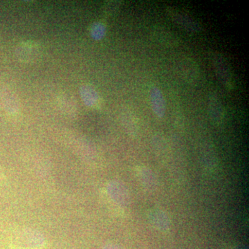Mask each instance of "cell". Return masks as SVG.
<instances>
[{"label":"cell","instance_id":"obj_1","mask_svg":"<svg viewBox=\"0 0 249 249\" xmlns=\"http://www.w3.org/2000/svg\"><path fill=\"white\" fill-rule=\"evenodd\" d=\"M47 241L40 232L23 229L14 234L11 239V249H46Z\"/></svg>","mask_w":249,"mask_h":249},{"label":"cell","instance_id":"obj_2","mask_svg":"<svg viewBox=\"0 0 249 249\" xmlns=\"http://www.w3.org/2000/svg\"><path fill=\"white\" fill-rule=\"evenodd\" d=\"M211 62L221 84L229 91L233 89L234 81L232 70L225 56L219 52H214L211 56Z\"/></svg>","mask_w":249,"mask_h":249},{"label":"cell","instance_id":"obj_3","mask_svg":"<svg viewBox=\"0 0 249 249\" xmlns=\"http://www.w3.org/2000/svg\"><path fill=\"white\" fill-rule=\"evenodd\" d=\"M180 76L188 85H196L200 82V67L194 59L188 55L181 57L178 64Z\"/></svg>","mask_w":249,"mask_h":249},{"label":"cell","instance_id":"obj_4","mask_svg":"<svg viewBox=\"0 0 249 249\" xmlns=\"http://www.w3.org/2000/svg\"><path fill=\"white\" fill-rule=\"evenodd\" d=\"M167 16L177 26L190 34H199L202 30L200 24L188 14L175 8L168 6L165 9Z\"/></svg>","mask_w":249,"mask_h":249},{"label":"cell","instance_id":"obj_5","mask_svg":"<svg viewBox=\"0 0 249 249\" xmlns=\"http://www.w3.org/2000/svg\"><path fill=\"white\" fill-rule=\"evenodd\" d=\"M151 36L153 40L168 48H178L181 45V39L168 28L160 25L152 27Z\"/></svg>","mask_w":249,"mask_h":249},{"label":"cell","instance_id":"obj_6","mask_svg":"<svg viewBox=\"0 0 249 249\" xmlns=\"http://www.w3.org/2000/svg\"><path fill=\"white\" fill-rule=\"evenodd\" d=\"M208 109L209 117L214 125L219 126L224 124L225 111L219 96L215 93H210L208 100Z\"/></svg>","mask_w":249,"mask_h":249},{"label":"cell","instance_id":"obj_7","mask_svg":"<svg viewBox=\"0 0 249 249\" xmlns=\"http://www.w3.org/2000/svg\"><path fill=\"white\" fill-rule=\"evenodd\" d=\"M107 193L114 202L125 206L129 204V194L126 187L118 181H111L107 186Z\"/></svg>","mask_w":249,"mask_h":249},{"label":"cell","instance_id":"obj_8","mask_svg":"<svg viewBox=\"0 0 249 249\" xmlns=\"http://www.w3.org/2000/svg\"><path fill=\"white\" fill-rule=\"evenodd\" d=\"M149 222L152 227L160 231H165L170 229L171 222L168 214L162 210L153 209L147 214Z\"/></svg>","mask_w":249,"mask_h":249},{"label":"cell","instance_id":"obj_9","mask_svg":"<svg viewBox=\"0 0 249 249\" xmlns=\"http://www.w3.org/2000/svg\"><path fill=\"white\" fill-rule=\"evenodd\" d=\"M150 103L154 114L160 119L164 117L166 105L163 93L160 88L153 87L150 91Z\"/></svg>","mask_w":249,"mask_h":249},{"label":"cell","instance_id":"obj_10","mask_svg":"<svg viewBox=\"0 0 249 249\" xmlns=\"http://www.w3.org/2000/svg\"><path fill=\"white\" fill-rule=\"evenodd\" d=\"M139 175L142 184L147 189L152 191L157 188L158 185L157 178L155 173L151 169L146 167H142L139 170Z\"/></svg>","mask_w":249,"mask_h":249},{"label":"cell","instance_id":"obj_11","mask_svg":"<svg viewBox=\"0 0 249 249\" xmlns=\"http://www.w3.org/2000/svg\"><path fill=\"white\" fill-rule=\"evenodd\" d=\"M201 160H202L203 165L206 169L213 170L217 166V156L214 151V149L209 144L202 147Z\"/></svg>","mask_w":249,"mask_h":249},{"label":"cell","instance_id":"obj_12","mask_svg":"<svg viewBox=\"0 0 249 249\" xmlns=\"http://www.w3.org/2000/svg\"><path fill=\"white\" fill-rule=\"evenodd\" d=\"M123 118L124 124L127 125V129L130 132V134L136 135L138 132V126L135 116L130 111L127 110L124 111Z\"/></svg>","mask_w":249,"mask_h":249},{"label":"cell","instance_id":"obj_13","mask_svg":"<svg viewBox=\"0 0 249 249\" xmlns=\"http://www.w3.org/2000/svg\"><path fill=\"white\" fill-rule=\"evenodd\" d=\"M103 249H125L120 245L114 243H107L103 247Z\"/></svg>","mask_w":249,"mask_h":249},{"label":"cell","instance_id":"obj_14","mask_svg":"<svg viewBox=\"0 0 249 249\" xmlns=\"http://www.w3.org/2000/svg\"><path fill=\"white\" fill-rule=\"evenodd\" d=\"M3 180H4V175H3L2 172L0 170V183L2 182Z\"/></svg>","mask_w":249,"mask_h":249},{"label":"cell","instance_id":"obj_15","mask_svg":"<svg viewBox=\"0 0 249 249\" xmlns=\"http://www.w3.org/2000/svg\"><path fill=\"white\" fill-rule=\"evenodd\" d=\"M236 249H248L246 247H243V246H240V247H237Z\"/></svg>","mask_w":249,"mask_h":249}]
</instances>
